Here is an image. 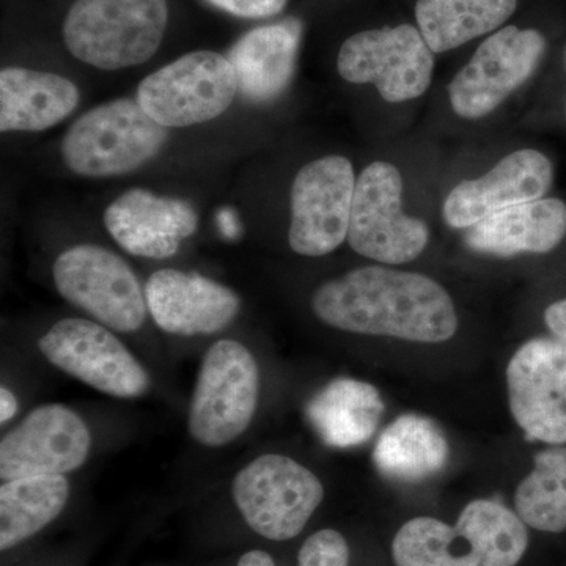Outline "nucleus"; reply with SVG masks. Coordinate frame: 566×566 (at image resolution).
Returning a JSON list of instances; mask_svg holds the SVG:
<instances>
[{"label":"nucleus","mask_w":566,"mask_h":566,"mask_svg":"<svg viewBox=\"0 0 566 566\" xmlns=\"http://www.w3.org/2000/svg\"><path fill=\"white\" fill-rule=\"evenodd\" d=\"M312 308L335 329L419 344H442L458 329L455 305L438 282L382 266L359 268L324 283Z\"/></svg>","instance_id":"1"},{"label":"nucleus","mask_w":566,"mask_h":566,"mask_svg":"<svg viewBox=\"0 0 566 566\" xmlns=\"http://www.w3.org/2000/svg\"><path fill=\"white\" fill-rule=\"evenodd\" d=\"M169 22L167 0H76L63 40L73 57L104 71L150 61Z\"/></svg>","instance_id":"2"},{"label":"nucleus","mask_w":566,"mask_h":566,"mask_svg":"<svg viewBox=\"0 0 566 566\" xmlns=\"http://www.w3.org/2000/svg\"><path fill=\"white\" fill-rule=\"evenodd\" d=\"M167 139V128L153 120L137 99H114L85 112L70 126L62 158L81 177H120L156 158Z\"/></svg>","instance_id":"3"},{"label":"nucleus","mask_w":566,"mask_h":566,"mask_svg":"<svg viewBox=\"0 0 566 566\" xmlns=\"http://www.w3.org/2000/svg\"><path fill=\"white\" fill-rule=\"evenodd\" d=\"M259 395V365L251 352L240 342H218L205 354L200 367L189 433L202 446L230 444L251 424Z\"/></svg>","instance_id":"4"},{"label":"nucleus","mask_w":566,"mask_h":566,"mask_svg":"<svg viewBox=\"0 0 566 566\" xmlns=\"http://www.w3.org/2000/svg\"><path fill=\"white\" fill-rule=\"evenodd\" d=\"M237 95V76L227 55L193 51L145 77L136 99L153 120L169 129L221 117Z\"/></svg>","instance_id":"5"},{"label":"nucleus","mask_w":566,"mask_h":566,"mask_svg":"<svg viewBox=\"0 0 566 566\" xmlns=\"http://www.w3.org/2000/svg\"><path fill=\"white\" fill-rule=\"evenodd\" d=\"M232 490L245 523L274 542L300 535L324 497L314 472L277 453L259 457L241 469Z\"/></svg>","instance_id":"6"},{"label":"nucleus","mask_w":566,"mask_h":566,"mask_svg":"<svg viewBox=\"0 0 566 566\" xmlns=\"http://www.w3.org/2000/svg\"><path fill=\"white\" fill-rule=\"evenodd\" d=\"M63 300L118 333H134L147 316V300L129 264L109 249L80 244L66 249L52 268Z\"/></svg>","instance_id":"7"},{"label":"nucleus","mask_w":566,"mask_h":566,"mask_svg":"<svg viewBox=\"0 0 566 566\" xmlns=\"http://www.w3.org/2000/svg\"><path fill=\"white\" fill-rule=\"evenodd\" d=\"M403 180L397 167L376 161L365 167L354 189L348 243L379 263L412 262L430 240L427 223L401 211Z\"/></svg>","instance_id":"8"},{"label":"nucleus","mask_w":566,"mask_h":566,"mask_svg":"<svg viewBox=\"0 0 566 566\" xmlns=\"http://www.w3.org/2000/svg\"><path fill=\"white\" fill-rule=\"evenodd\" d=\"M337 70L352 84H375L386 102L403 103L430 87L434 52L415 25L376 29L342 44Z\"/></svg>","instance_id":"9"},{"label":"nucleus","mask_w":566,"mask_h":566,"mask_svg":"<svg viewBox=\"0 0 566 566\" xmlns=\"http://www.w3.org/2000/svg\"><path fill=\"white\" fill-rule=\"evenodd\" d=\"M39 346L52 365L99 392L136 398L150 387L145 368L102 324L62 319L40 338Z\"/></svg>","instance_id":"10"},{"label":"nucleus","mask_w":566,"mask_h":566,"mask_svg":"<svg viewBox=\"0 0 566 566\" xmlns=\"http://www.w3.org/2000/svg\"><path fill=\"white\" fill-rule=\"evenodd\" d=\"M546 40L535 29L515 25L493 33L449 85L450 104L468 120L485 117L538 69Z\"/></svg>","instance_id":"11"},{"label":"nucleus","mask_w":566,"mask_h":566,"mask_svg":"<svg viewBox=\"0 0 566 566\" xmlns=\"http://www.w3.org/2000/svg\"><path fill=\"white\" fill-rule=\"evenodd\" d=\"M356 181L353 164L344 156L305 164L294 177L292 188L289 241L294 252L322 256L344 243Z\"/></svg>","instance_id":"12"},{"label":"nucleus","mask_w":566,"mask_h":566,"mask_svg":"<svg viewBox=\"0 0 566 566\" xmlns=\"http://www.w3.org/2000/svg\"><path fill=\"white\" fill-rule=\"evenodd\" d=\"M512 415L527 439L566 442V340L534 338L506 368Z\"/></svg>","instance_id":"13"},{"label":"nucleus","mask_w":566,"mask_h":566,"mask_svg":"<svg viewBox=\"0 0 566 566\" xmlns=\"http://www.w3.org/2000/svg\"><path fill=\"white\" fill-rule=\"evenodd\" d=\"M92 436L76 412L62 405L36 408L0 442L3 482L22 476L63 475L81 468Z\"/></svg>","instance_id":"14"},{"label":"nucleus","mask_w":566,"mask_h":566,"mask_svg":"<svg viewBox=\"0 0 566 566\" xmlns=\"http://www.w3.org/2000/svg\"><path fill=\"white\" fill-rule=\"evenodd\" d=\"M145 300L155 323L174 335H211L229 326L241 307L229 286L202 274L159 270L145 285Z\"/></svg>","instance_id":"15"},{"label":"nucleus","mask_w":566,"mask_h":566,"mask_svg":"<svg viewBox=\"0 0 566 566\" xmlns=\"http://www.w3.org/2000/svg\"><path fill=\"white\" fill-rule=\"evenodd\" d=\"M551 182L553 166L543 153L517 150L482 178L460 182L442 212L453 229H471L495 212L543 199Z\"/></svg>","instance_id":"16"},{"label":"nucleus","mask_w":566,"mask_h":566,"mask_svg":"<svg viewBox=\"0 0 566 566\" xmlns=\"http://www.w3.org/2000/svg\"><path fill=\"white\" fill-rule=\"evenodd\" d=\"M197 223L191 203L140 188L122 193L104 212V226L117 244L145 259L174 256L181 241L196 233Z\"/></svg>","instance_id":"17"},{"label":"nucleus","mask_w":566,"mask_h":566,"mask_svg":"<svg viewBox=\"0 0 566 566\" xmlns=\"http://www.w3.org/2000/svg\"><path fill=\"white\" fill-rule=\"evenodd\" d=\"M301 39L303 22L296 18L260 25L238 39L227 54L237 76L238 95L255 104L279 98L293 81Z\"/></svg>","instance_id":"18"},{"label":"nucleus","mask_w":566,"mask_h":566,"mask_svg":"<svg viewBox=\"0 0 566 566\" xmlns=\"http://www.w3.org/2000/svg\"><path fill=\"white\" fill-rule=\"evenodd\" d=\"M81 92L61 74L7 66L0 71V132L40 133L80 106Z\"/></svg>","instance_id":"19"},{"label":"nucleus","mask_w":566,"mask_h":566,"mask_svg":"<svg viewBox=\"0 0 566 566\" xmlns=\"http://www.w3.org/2000/svg\"><path fill=\"white\" fill-rule=\"evenodd\" d=\"M566 234V205L558 199H539L495 212L465 233L472 251L495 256L547 253Z\"/></svg>","instance_id":"20"},{"label":"nucleus","mask_w":566,"mask_h":566,"mask_svg":"<svg viewBox=\"0 0 566 566\" xmlns=\"http://www.w3.org/2000/svg\"><path fill=\"white\" fill-rule=\"evenodd\" d=\"M385 415L375 386L357 379H335L308 401L307 419L324 444L348 449L370 441Z\"/></svg>","instance_id":"21"},{"label":"nucleus","mask_w":566,"mask_h":566,"mask_svg":"<svg viewBox=\"0 0 566 566\" xmlns=\"http://www.w3.org/2000/svg\"><path fill=\"white\" fill-rule=\"evenodd\" d=\"M449 453L446 434L433 420L405 415L379 436L374 461L387 479L417 483L441 472L449 461Z\"/></svg>","instance_id":"22"},{"label":"nucleus","mask_w":566,"mask_h":566,"mask_svg":"<svg viewBox=\"0 0 566 566\" xmlns=\"http://www.w3.org/2000/svg\"><path fill=\"white\" fill-rule=\"evenodd\" d=\"M517 0H417L416 20L434 54L452 51L501 28Z\"/></svg>","instance_id":"23"},{"label":"nucleus","mask_w":566,"mask_h":566,"mask_svg":"<svg viewBox=\"0 0 566 566\" xmlns=\"http://www.w3.org/2000/svg\"><path fill=\"white\" fill-rule=\"evenodd\" d=\"M70 497L63 475L22 476L0 488V549L20 545L51 524Z\"/></svg>","instance_id":"24"},{"label":"nucleus","mask_w":566,"mask_h":566,"mask_svg":"<svg viewBox=\"0 0 566 566\" xmlns=\"http://www.w3.org/2000/svg\"><path fill=\"white\" fill-rule=\"evenodd\" d=\"M455 527L486 566H516L526 554V523L499 502H471L464 506Z\"/></svg>","instance_id":"25"},{"label":"nucleus","mask_w":566,"mask_h":566,"mask_svg":"<svg viewBox=\"0 0 566 566\" xmlns=\"http://www.w3.org/2000/svg\"><path fill=\"white\" fill-rule=\"evenodd\" d=\"M516 513L536 531H566V449H549L535 457V468L520 483Z\"/></svg>","instance_id":"26"},{"label":"nucleus","mask_w":566,"mask_h":566,"mask_svg":"<svg viewBox=\"0 0 566 566\" xmlns=\"http://www.w3.org/2000/svg\"><path fill=\"white\" fill-rule=\"evenodd\" d=\"M397 566H486L455 526L436 517H415L395 535Z\"/></svg>","instance_id":"27"},{"label":"nucleus","mask_w":566,"mask_h":566,"mask_svg":"<svg viewBox=\"0 0 566 566\" xmlns=\"http://www.w3.org/2000/svg\"><path fill=\"white\" fill-rule=\"evenodd\" d=\"M297 562L300 566H349L348 543L340 532L324 528L305 539Z\"/></svg>","instance_id":"28"},{"label":"nucleus","mask_w":566,"mask_h":566,"mask_svg":"<svg viewBox=\"0 0 566 566\" xmlns=\"http://www.w3.org/2000/svg\"><path fill=\"white\" fill-rule=\"evenodd\" d=\"M208 6L244 20H263L275 17L289 0H205Z\"/></svg>","instance_id":"29"},{"label":"nucleus","mask_w":566,"mask_h":566,"mask_svg":"<svg viewBox=\"0 0 566 566\" xmlns=\"http://www.w3.org/2000/svg\"><path fill=\"white\" fill-rule=\"evenodd\" d=\"M546 326L560 340H566V300L551 304L545 312Z\"/></svg>","instance_id":"30"},{"label":"nucleus","mask_w":566,"mask_h":566,"mask_svg":"<svg viewBox=\"0 0 566 566\" xmlns=\"http://www.w3.org/2000/svg\"><path fill=\"white\" fill-rule=\"evenodd\" d=\"M216 221H218V229L226 240H237L241 234V222L238 219L237 211L232 208H222L216 214Z\"/></svg>","instance_id":"31"},{"label":"nucleus","mask_w":566,"mask_h":566,"mask_svg":"<svg viewBox=\"0 0 566 566\" xmlns=\"http://www.w3.org/2000/svg\"><path fill=\"white\" fill-rule=\"evenodd\" d=\"M18 412V400L7 387L0 389V422L7 423Z\"/></svg>","instance_id":"32"},{"label":"nucleus","mask_w":566,"mask_h":566,"mask_svg":"<svg viewBox=\"0 0 566 566\" xmlns=\"http://www.w3.org/2000/svg\"><path fill=\"white\" fill-rule=\"evenodd\" d=\"M238 566H275V564L273 557L264 551H251L240 558Z\"/></svg>","instance_id":"33"},{"label":"nucleus","mask_w":566,"mask_h":566,"mask_svg":"<svg viewBox=\"0 0 566 566\" xmlns=\"http://www.w3.org/2000/svg\"><path fill=\"white\" fill-rule=\"evenodd\" d=\"M565 63H566V51H565Z\"/></svg>","instance_id":"34"}]
</instances>
